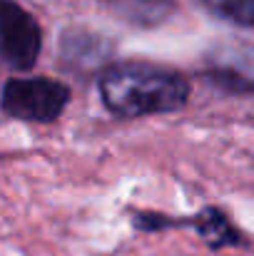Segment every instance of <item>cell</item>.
Returning <instances> with one entry per match:
<instances>
[{
	"instance_id": "1",
	"label": "cell",
	"mask_w": 254,
	"mask_h": 256,
	"mask_svg": "<svg viewBox=\"0 0 254 256\" xmlns=\"http://www.w3.org/2000/svg\"><path fill=\"white\" fill-rule=\"evenodd\" d=\"M97 90L110 114L117 120H137L184 107L192 85L174 68L127 60L107 65L100 72Z\"/></svg>"
},
{
	"instance_id": "2",
	"label": "cell",
	"mask_w": 254,
	"mask_h": 256,
	"mask_svg": "<svg viewBox=\"0 0 254 256\" xmlns=\"http://www.w3.org/2000/svg\"><path fill=\"white\" fill-rule=\"evenodd\" d=\"M73 90L53 78H10L3 85V112L5 117L20 122H55L68 102Z\"/></svg>"
},
{
	"instance_id": "5",
	"label": "cell",
	"mask_w": 254,
	"mask_h": 256,
	"mask_svg": "<svg viewBox=\"0 0 254 256\" xmlns=\"http://www.w3.org/2000/svg\"><path fill=\"white\" fill-rule=\"evenodd\" d=\"M189 224L197 229V234H199L212 249H222V246L239 244V234L232 229L229 219H227L219 209H204V212H199Z\"/></svg>"
},
{
	"instance_id": "4",
	"label": "cell",
	"mask_w": 254,
	"mask_h": 256,
	"mask_svg": "<svg viewBox=\"0 0 254 256\" xmlns=\"http://www.w3.org/2000/svg\"><path fill=\"white\" fill-rule=\"evenodd\" d=\"M100 5L132 28H155L174 12V0H100Z\"/></svg>"
},
{
	"instance_id": "3",
	"label": "cell",
	"mask_w": 254,
	"mask_h": 256,
	"mask_svg": "<svg viewBox=\"0 0 254 256\" xmlns=\"http://www.w3.org/2000/svg\"><path fill=\"white\" fill-rule=\"evenodd\" d=\"M0 40L3 60L10 70H30L43 50L40 22L15 0L0 2Z\"/></svg>"
},
{
	"instance_id": "6",
	"label": "cell",
	"mask_w": 254,
	"mask_h": 256,
	"mask_svg": "<svg viewBox=\"0 0 254 256\" xmlns=\"http://www.w3.org/2000/svg\"><path fill=\"white\" fill-rule=\"evenodd\" d=\"M209 12L217 18L242 25V28H254V0H202Z\"/></svg>"
}]
</instances>
